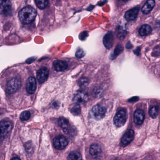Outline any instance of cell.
<instances>
[{
	"label": "cell",
	"instance_id": "obj_1",
	"mask_svg": "<svg viewBox=\"0 0 160 160\" xmlns=\"http://www.w3.org/2000/svg\"><path fill=\"white\" fill-rule=\"evenodd\" d=\"M37 15V12L30 6L23 8L19 12L18 16L21 22L25 24H30L35 19Z\"/></svg>",
	"mask_w": 160,
	"mask_h": 160
},
{
	"label": "cell",
	"instance_id": "obj_2",
	"mask_svg": "<svg viewBox=\"0 0 160 160\" xmlns=\"http://www.w3.org/2000/svg\"><path fill=\"white\" fill-rule=\"evenodd\" d=\"M12 122L9 121L3 120L0 122V140H3L12 129Z\"/></svg>",
	"mask_w": 160,
	"mask_h": 160
},
{
	"label": "cell",
	"instance_id": "obj_3",
	"mask_svg": "<svg viewBox=\"0 0 160 160\" xmlns=\"http://www.w3.org/2000/svg\"><path fill=\"white\" fill-rule=\"evenodd\" d=\"M21 81L19 78H15L11 79L7 86V92L9 94H13L16 92L21 86Z\"/></svg>",
	"mask_w": 160,
	"mask_h": 160
},
{
	"label": "cell",
	"instance_id": "obj_4",
	"mask_svg": "<svg viewBox=\"0 0 160 160\" xmlns=\"http://www.w3.org/2000/svg\"><path fill=\"white\" fill-rule=\"evenodd\" d=\"M105 113V108L100 105L94 106L91 112L92 117L97 120L102 119L104 117Z\"/></svg>",
	"mask_w": 160,
	"mask_h": 160
},
{
	"label": "cell",
	"instance_id": "obj_5",
	"mask_svg": "<svg viewBox=\"0 0 160 160\" xmlns=\"http://www.w3.org/2000/svg\"><path fill=\"white\" fill-rule=\"evenodd\" d=\"M127 119V114L124 110H121L114 118V123L117 127H120L125 124Z\"/></svg>",
	"mask_w": 160,
	"mask_h": 160
},
{
	"label": "cell",
	"instance_id": "obj_6",
	"mask_svg": "<svg viewBox=\"0 0 160 160\" xmlns=\"http://www.w3.org/2000/svg\"><path fill=\"white\" fill-rule=\"evenodd\" d=\"M68 141L66 138L62 135L56 137L53 140L54 147L58 150L64 148L68 145Z\"/></svg>",
	"mask_w": 160,
	"mask_h": 160
},
{
	"label": "cell",
	"instance_id": "obj_7",
	"mask_svg": "<svg viewBox=\"0 0 160 160\" xmlns=\"http://www.w3.org/2000/svg\"><path fill=\"white\" fill-rule=\"evenodd\" d=\"M12 12V3L10 1H0V13L10 15Z\"/></svg>",
	"mask_w": 160,
	"mask_h": 160
},
{
	"label": "cell",
	"instance_id": "obj_8",
	"mask_svg": "<svg viewBox=\"0 0 160 160\" xmlns=\"http://www.w3.org/2000/svg\"><path fill=\"white\" fill-rule=\"evenodd\" d=\"M88 99V96L87 92L83 91H78L73 97V101L77 104L86 102Z\"/></svg>",
	"mask_w": 160,
	"mask_h": 160
},
{
	"label": "cell",
	"instance_id": "obj_9",
	"mask_svg": "<svg viewBox=\"0 0 160 160\" xmlns=\"http://www.w3.org/2000/svg\"><path fill=\"white\" fill-rule=\"evenodd\" d=\"M90 153L96 160L100 159L102 157V149L101 146L98 144H93L90 148Z\"/></svg>",
	"mask_w": 160,
	"mask_h": 160
},
{
	"label": "cell",
	"instance_id": "obj_10",
	"mask_svg": "<svg viewBox=\"0 0 160 160\" xmlns=\"http://www.w3.org/2000/svg\"><path fill=\"white\" fill-rule=\"evenodd\" d=\"M37 88V82L36 79L33 77H30L28 79L26 83V90L29 94L34 93Z\"/></svg>",
	"mask_w": 160,
	"mask_h": 160
},
{
	"label": "cell",
	"instance_id": "obj_11",
	"mask_svg": "<svg viewBox=\"0 0 160 160\" xmlns=\"http://www.w3.org/2000/svg\"><path fill=\"white\" fill-rule=\"evenodd\" d=\"M49 75V71L47 68H41L37 72V78L39 83H43L47 80Z\"/></svg>",
	"mask_w": 160,
	"mask_h": 160
},
{
	"label": "cell",
	"instance_id": "obj_12",
	"mask_svg": "<svg viewBox=\"0 0 160 160\" xmlns=\"http://www.w3.org/2000/svg\"><path fill=\"white\" fill-rule=\"evenodd\" d=\"M139 10V6H137L127 11L125 14L124 18L128 21H133L137 18Z\"/></svg>",
	"mask_w": 160,
	"mask_h": 160
},
{
	"label": "cell",
	"instance_id": "obj_13",
	"mask_svg": "<svg viewBox=\"0 0 160 160\" xmlns=\"http://www.w3.org/2000/svg\"><path fill=\"white\" fill-rule=\"evenodd\" d=\"M103 44L107 49H109L112 48L114 42V34L112 32H108L103 38Z\"/></svg>",
	"mask_w": 160,
	"mask_h": 160
},
{
	"label": "cell",
	"instance_id": "obj_14",
	"mask_svg": "<svg viewBox=\"0 0 160 160\" xmlns=\"http://www.w3.org/2000/svg\"><path fill=\"white\" fill-rule=\"evenodd\" d=\"M145 115L144 112L141 109H138L135 111L134 113V122L136 124L140 125L143 123L144 121Z\"/></svg>",
	"mask_w": 160,
	"mask_h": 160
},
{
	"label": "cell",
	"instance_id": "obj_15",
	"mask_svg": "<svg viewBox=\"0 0 160 160\" xmlns=\"http://www.w3.org/2000/svg\"><path fill=\"white\" fill-rule=\"evenodd\" d=\"M134 133L133 130H129L127 131L122 138L121 142L122 145H126L130 144L134 138Z\"/></svg>",
	"mask_w": 160,
	"mask_h": 160
},
{
	"label": "cell",
	"instance_id": "obj_16",
	"mask_svg": "<svg viewBox=\"0 0 160 160\" xmlns=\"http://www.w3.org/2000/svg\"><path fill=\"white\" fill-rule=\"evenodd\" d=\"M58 124L59 126L62 128L63 132L66 133H69L71 132V128L70 123L67 119L65 118H59L58 120Z\"/></svg>",
	"mask_w": 160,
	"mask_h": 160
},
{
	"label": "cell",
	"instance_id": "obj_17",
	"mask_svg": "<svg viewBox=\"0 0 160 160\" xmlns=\"http://www.w3.org/2000/svg\"><path fill=\"white\" fill-rule=\"evenodd\" d=\"M155 6V1L153 0H148L142 7L141 11L145 14H148L150 12Z\"/></svg>",
	"mask_w": 160,
	"mask_h": 160
},
{
	"label": "cell",
	"instance_id": "obj_18",
	"mask_svg": "<svg viewBox=\"0 0 160 160\" xmlns=\"http://www.w3.org/2000/svg\"><path fill=\"white\" fill-rule=\"evenodd\" d=\"M54 66L57 72H63L68 68V64L64 61L57 60L54 62Z\"/></svg>",
	"mask_w": 160,
	"mask_h": 160
},
{
	"label": "cell",
	"instance_id": "obj_19",
	"mask_svg": "<svg viewBox=\"0 0 160 160\" xmlns=\"http://www.w3.org/2000/svg\"><path fill=\"white\" fill-rule=\"evenodd\" d=\"M152 28L148 25H144L141 26L139 30V33L142 36H146L151 33Z\"/></svg>",
	"mask_w": 160,
	"mask_h": 160
},
{
	"label": "cell",
	"instance_id": "obj_20",
	"mask_svg": "<svg viewBox=\"0 0 160 160\" xmlns=\"http://www.w3.org/2000/svg\"><path fill=\"white\" fill-rule=\"evenodd\" d=\"M116 34H117V37L119 39H124L127 34V32L122 27L118 26L116 31Z\"/></svg>",
	"mask_w": 160,
	"mask_h": 160
},
{
	"label": "cell",
	"instance_id": "obj_21",
	"mask_svg": "<svg viewBox=\"0 0 160 160\" xmlns=\"http://www.w3.org/2000/svg\"><path fill=\"white\" fill-rule=\"evenodd\" d=\"M68 160H82V157L78 152H72L68 156Z\"/></svg>",
	"mask_w": 160,
	"mask_h": 160
},
{
	"label": "cell",
	"instance_id": "obj_22",
	"mask_svg": "<svg viewBox=\"0 0 160 160\" xmlns=\"http://www.w3.org/2000/svg\"><path fill=\"white\" fill-rule=\"evenodd\" d=\"M36 5L37 7L40 9H44L47 7L48 4V1H44V0H37L35 1Z\"/></svg>",
	"mask_w": 160,
	"mask_h": 160
},
{
	"label": "cell",
	"instance_id": "obj_23",
	"mask_svg": "<svg viewBox=\"0 0 160 160\" xmlns=\"http://www.w3.org/2000/svg\"><path fill=\"white\" fill-rule=\"evenodd\" d=\"M158 108L157 106H153L150 109L149 114L152 118H155L158 116Z\"/></svg>",
	"mask_w": 160,
	"mask_h": 160
},
{
	"label": "cell",
	"instance_id": "obj_24",
	"mask_svg": "<svg viewBox=\"0 0 160 160\" xmlns=\"http://www.w3.org/2000/svg\"><path fill=\"white\" fill-rule=\"evenodd\" d=\"M123 50V47H122L121 45H118L116 47V48H115V50H114V53H113V55H112V59H115L118 55L120 54L122 52Z\"/></svg>",
	"mask_w": 160,
	"mask_h": 160
},
{
	"label": "cell",
	"instance_id": "obj_25",
	"mask_svg": "<svg viewBox=\"0 0 160 160\" xmlns=\"http://www.w3.org/2000/svg\"><path fill=\"white\" fill-rule=\"evenodd\" d=\"M31 117V113L29 111H25L21 113L20 118L22 121H27Z\"/></svg>",
	"mask_w": 160,
	"mask_h": 160
},
{
	"label": "cell",
	"instance_id": "obj_26",
	"mask_svg": "<svg viewBox=\"0 0 160 160\" xmlns=\"http://www.w3.org/2000/svg\"><path fill=\"white\" fill-rule=\"evenodd\" d=\"M88 84V78H81L80 80H79V83H78L79 86L81 88L86 87Z\"/></svg>",
	"mask_w": 160,
	"mask_h": 160
},
{
	"label": "cell",
	"instance_id": "obj_27",
	"mask_svg": "<svg viewBox=\"0 0 160 160\" xmlns=\"http://www.w3.org/2000/svg\"><path fill=\"white\" fill-rule=\"evenodd\" d=\"M72 113L75 115H78L80 112V108L78 104L75 105L72 109Z\"/></svg>",
	"mask_w": 160,
	"mask_h": 160
},
{
	"label": "cell",
	"instance_id": "obj_28",
	"mask_svg": "<svg viewBox=\"0 0 160 160\" xmlns=\"http://www.w3.org/2000/svg\"><path fill=\"white\" fill-rule=\"evenodd\" d=\"M85 55V52L82 49H79L78 51H77L76 53V57L78 58H83Z\"/></svg>",
	"mask_w": 160,
	"mask_h": 160
},
{
	"label": "cell",
	"instance_id": "obj_29",
	"mask_svg": "<svg viewBox=\"0 0 160 160\" xmlns=\"http://www.w3.org/2000/svg\"><path fill=\"white\" fill-rule=\"evenodd\" d=\"M88 32L87 31L83 32L79 34V39L82 41H84L88 37Z\"/></svg>",
	"mask_w": 160,
	"mask_h": 160
},
{
	"label": "cell",
	"instance_id": "obj_30",
	"mask_svg": "<svg viewBox=\"0 0 160 160\" xmlns=\"http://www.w3.org/2000/svg\"><path fill=\"white\" fill-rule=\"evenodd\" d=\"M126 47L127 49H131V48H132V46L131 44V42H128L127 44H126Z\"/></svg>",
	"mask_w": 160,
	"mask_h": 160
},
{
	"label": "cell",
	"instance_id": "obj_31",
	"mask_svg": "<svg viewBox=\"0 0 160 160\" xmlns=\"http://www.w3.org/2000/svg\"><path fill=\"white\" fill-rule=\"evenodd\" d=\"M11 160H21L18 157H15V158H12Z\"/></svg>",
	"mask_w": 160,
	"mask_h": 160
}]
</instances>
